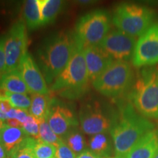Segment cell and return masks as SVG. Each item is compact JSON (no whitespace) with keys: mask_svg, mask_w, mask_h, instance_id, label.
<instances>
[{"mask_svg":"<svg viewBox=\"0 0 158 158\" xmlns=\"http://www.w3.org/2000/svg\"><path fill=\"white\" fill-rule=\"evenodd\" d=\"M80 45L75 32L61 31L46 37L37 50L39 65L47 84L62 73Z\"/></svg>","mask_w":158,"mask_h":158,"instance_id":"6da1fadb","label":"cell"},{"mask_svg":"<svg viewBox=\"0 0 158 158\" xmlns=\"http://www.w3.org/2000/svg\"><path fill=\"white\" fill-rule=\"evenodd\" d=\"M154 158H158V151H157V154H156V155H155V157H154Z\"/></svg>","mask_w":158,"mask_h":158,"instance_id":"8d00e7d4","label":"cell"},{"mask_svg":"<svg viewBox=\"0 0 158 158\" xmlns=\"http://www.w3.org/2000/svg\"><path fill=\"white\" fill-rule=\"evenodd\" d=\"M63 141L75 153H81L86 147V141L84 136L76 128L71 130Z\"/></svg>","mask_w":158,"mask_h":158,"instance_id":"603a6c76","label":"cell"},{"mask_svg":"<svg viewBox=\"0 0 158 158\" xmlns=\"http://www.w3.org/2000/svg\"><path fill=\"white\" fill-rule=\"evenodd\" d=\"M56 158H76V153L63 141L56 147Z\"/></svg>","mask_w":158,"mask_h":158,"instance_id":"83f0119b","label":"cell"},{"mask_svg":"<svg viewBox=\"0 0 158 158\" xmlns=\"http://www.w3.org/2000/svg\"><path fill=\"white\" fill-rule=\"evenodd\" d=\"M133 73L127 61H114L100 76L92 81L94 88L108 98L121 96L130 88Z\"/></svg>","mask_w":158,"mask_h":158,"instance_id":"8992f818","label":"cell"},{"mask_svg":"<svg viewBox=\"0 0 158 158\" xmlns=\"http://www.w3.org/2000/svg\"><path fill=\"white\" fill-rule=\"evenodd\" d=\"M0 86L10 93L25 94L29 92L25 82L17 70L7 73L0 78Z\"/></svg>","mask_w":158,"mask_h":158,"instance_id":"ac0fdd59","label":"cell"},{"mask_svg":"<svg viewBox=\"0 0 158 158\" xmlns=\"http://www.w3.org/2000/svg\"><path fill=\"white\" fill-rule=\"evenodd\" d=\"M28 36L23 21H18L10 29L5 37V73L18 70L20 62L27 52Z\"/></svg>","mask_w":158,"mask_h":158,"instance_id":"ba28073f","label":"cell"},{"mask_svg":"<svg viewBox=\"0 0 158 158\" xmlns=\"http://www.w3.org/2000/svg\"><path fill=\"white\" fill-rule=\"evenodd\" d=\"M17 70L29 89V92L40 94L50 93L43 74L29 53L27 52L23 55Z\"/></svg>","mask_w":158,"mask_h":158,"instance_id":"7c38bea8","label":"cell"},{"mask_svg":"<svg viewBox=\"0 0 158 158\" xmlns=\"http://www.w3.org/2000/svg\"><path fill=\"white\" fill-rule=\"evenodd\" d=\"M13 106L8 99H1L0 98V110L4 114H7L11 109H13Z\"/></svg>","mask_w":158,"mask_h":158,"instance_id":"f546056e","label":"cell"},{"mask_svg":"<svg viewBox=\"0 0 158 158\" xmlns=\"http://www.w3.org/2000/svg\"><path fill=\"white\" fill-rule=\"evenodd\" d=\"M48 122L53 132L62 140L79 124L70 108L56 104L55 100L51 106Z\"/></svg>","mask_w":158,"mask_h":158,"instance_id":"4fadbf2b","label":"cell"},{"mask_svg":"<svg viewBox=\"0 0 158 158\" xmlns=\"http://www.w3.org/2000/svg\"><path fill=\"white\" fill-rule=\"evenodd\" d=\"M135 68L152 67L158 64V22L154 23L136 43L132 56Z\"/></svg>","mask_w":158,"mask_h":158,"instance_id":"30bf717a","label":"cell"},{"mask_svg":"<svg viewBox=\"0 0 158 158\" xmlns=\"http://www.w3.org/2000/svg\"><path fill=\"white\" fill-rule=\"evenodd\" d=\"M115 118L97 102L83 104L79 110L81 129L87 135H94L110 130Z\"/></svg>","mask_w":158,"mask_h":158,"instance_id":"9c48e42d","label":"cell"},{"mask_svg":"<svg viewBox=\"0 0 158 158\" xmlns=\"http://www.w3.org/2000/svg\"><path fill=\"white\" fill-rule=\"evenodd\" d=\"M89 80L84 48L79 45L66 68L51 84V90L59 92L64 98H76L87 90Z\"/></svg>","mask_w":158,"mask_h":158,"instance_id":"3957f363","label":"cell"},{"mask_svg":"<svg viewBox=\"0 0 158 158\" xmlns=\"http://www.w3.org/2000/svg\"><path fill=\"white\" fill-rule=\"evenodd\" d=\"M0 119L3 120V121H6V120H7V116H6V114H4L1 110H0Z\"/></svg>","mask_w":158,"mask_h":158,"instance_id":"e575fe53","label":"cell"},{"mask_svg":"<svg viewBox=\"0 0 158 158\" xmlns=\"http://www.w3.org/2000/svg\"><path fill=\"white\" fill-rule=\"evenodd\" d=\"M53 158H56V157H53Z\"/></svg>","mask_w":158,"mask_h":158,"instance_id":"ab89813d","label":"cell"},{"mask_svg":"<svg viewBox=\"0 0 158 158\" xmlns=\"http://www.w3.org/2000/svg\"><path fill=\"white\" fill-rule=\"evenodd\" d=\"M23 16L26 25L29 29H35L42 27L38 0L25 2L23 7Z\"/></svg>","mask_w":158,"mask_h":158,"instance_id":"ffe728a7","label":"cell"},{"mask_svg":"<svg viewBox=\"0 0 158 158\" xmlns=\"http://www.w3.org/2000/svg\"><path fill=\"white\" fill-rule=\"evenodd\" d=\"M54 99L50 93L47 94H31V103L29 108V114L37 119L47 118L51 111Z\"/></svg>","mask_w":158,"mask_h":158,"instance_id":"2e32d148","label":"cell"},{"mask_svg":"<svg viewBox=\"0 0 158 158\" xmlns=\"http://www.w3.org/2000/svg\"><path fill=\"white\" fill-rule=\"evenodd\" d=\"M5 37H0V78L5 74Z\"/></svg>","mask_w":158,"mask_h":158,"instance_id":"f1b7e54d","label":"cell"},{"mask_svg":"<svg viewBox=\"0 0 158 158\" xmlns=\"http://www.w3.org/2000/svg\"><path fill=\"white\" fill-rule=\"evenodd\" d=\"M130 98L140 114L147 118H158V66L142 69Z\"/></svg>","mask_w":158,"mask_h":158,"instance_id":"277c9868","label":"cell"},{"mask_svg":"<svg viewBox=\"0 0 158 158\" xmlns=\"http://www.w3.org/2000/svg\"><path fill=\"white\" fill-rule=\"evenodd\" d=\"M42 26L54 22L64 5L61 0H38Z\"/></svg>","mask_w":158,"mask_h":158,"instance_id":"d6986e66","label":"cell"},{"mask_svg":"<svg viewBox=\"0 0 158 158\" xmlns=\"http://www.w3.org/2000/svg\"><path fill=\"white\" fill-rule=\"evenodd\" d=\"M16 109V114H15V119H17L20 123L21 124V125L24 123L27 120V117H28L29 114H27V110H22V109Z\"/></svg>","mask_w":158,"mask_h":158,"instance_id":"4dcf8cb0","label":"cell"},{"mask_svg":"<svg viewBox=\"0 0 158 158\" xmlns=\"http://www.w3.org/2000/svg\"><path fill=\"white\" fill-rule=\"evenodd\" d=\"M155 17V12L149 7L136 3H122L114 10L112 21L118 30L137 37L153 24Z\"/></svg>","mask_w":158,"mask_h":158,"instance_id":"5b68a950","label":"cell"},{"mask_svg":"<svg viewBox=\"0 0 158 158\" xmlns=\"http://www.w3.org/2000/svg\"><path fill=\"white\" fill-rule=\"evenodd\" d=\"M84 58L89 80H95L114 62V59L100 45L84 48Z\"/></svg>","mask_w":158,"mask_h":158,"instance_id":"5bb4252c","label":"cell"},{"mask_svg":"<svg viewBox=\"0 0 158 158\" xmlns=\"http://www.w3.org/2000/svg\"><path fill=\"white\" fill-rule=\"evenodd\" d=\"M40 120L29 114L26 122L22 124V128L25 133L30 137L36 140L40 139L39 134Z\"/></svg>","mask_w":158,"mask_h":158,"instance_id":"4316f807","label":"cell"},{"mask_svg":"<svg viewBox=\"0 0 158 158\" xmlns=\"http://www.w3.org/2000/svg\"><path fill=\"white\" fill-rule=\"evenodd\" d=\"M36 141V139L28 135L9 155L11 158H36L32 152V147Z\"/></svg>","mask_w":158,"mask_h":158,"instance_id":"7402d4cb","label":"cell"},{"mask_svg":"<svg viewBox=\"0 0 158 158\" xmlns=\"http://www.w3.org/2000/svg\"><path fill=\"white\" fill-rule=\"evenodd\" d=\"M110 21L106 11L98 10L83 15L76 26V35L83 48L98 45L109 32Z\"/></svg>","mask_w":158,"mask_h":158,"instance_id":"52a82bcc","label":"cell"},{"mask_svg":"<svg viewBox=\"0 0 158 158\" xmlns=\"http://www.w3.org/2000/svg\"><path fill=\"white\" fill-rule=\"evenodd\" d=\"M5 124H6V123H5V121L0 119V134H1L3 128L5 127Z\"/></svg>","mask_w":158,"mask_h":158,"instance_id":"d590c367","label":"cell"},{"mask_svg":"<svg viewBox=\"0 0 158 158\" xmlns=\"http://www.w3.org/2000/svg\"><path fill=\"white\" fill-rule=\"evenodd\" d=\"M76 158H101L99 156L92 152L91 150H84L81 153L78 154V157Z\"/></svg>","mask_w":158,"mask_h":158,"instance_id":"1f68e13d","label":"cell"},{"mask_svg":"<svg viewBox=\"0 0 158 158\" xmlns=\"http://www.w3.org/2000/svg\"><path fill=\"white\" fill-rule=\"evenodd\" d=\"M91 151L101 158L109 157L110 143L104 133L96 134L89 140Z\"/></svg>","mask_w":158,"mask_h":158,"instance_id":"44dd1931","label":"cell"},{"mask_svg":"<svg viewBox=\"0 0 158 158\" xmlns=\"http://www.w3.org/2000/svg\"><path fill=\"white\" fill-rule=\"evenodd\" d=\"M9 154L7 152L3 146L0 143V158H7Z\"/></svg>","mask_w":158,"mask_h":158,"instance_id":"836d02e7","label":"cell"},{"mask_svg":"<svg viewBox=\"0 0 158 158\" xmlns=\"http://www.w3.org/2000/svg\"><path fill=\"white\" fill-rule=\"evenodd\" d=\"M28 136L22 127H13L5 124L0 134V143L7 153L13 151Z\"/></svg>","mask_w":158,"mask_h":158,"instance_id":"e0dca14e","label":"cell"},{"mask_svg":"<svg viewBox=\"0 0 158 158\" xmlns=\"http://www.w3.org/2000/svg\"><path fill=\"white\" fill-rule=\"evenodd\" d=\"M154 128L152 122L138 113L133 105L124 106L110 130L116 156L126 157L135 143Z\"/></svg>","mask_w":158,"mask_h":158,"instance_id":"7a4b0ae2","label":"cell"},{"mask_svg":"<svg viewBox=\"0 0 158 158\" xmlns=\"http://www.w3.org/2000/svg\"><path fill=\"white\" fill-rule=\"evenodd\" d=\"M105 158H114V157H105Z\"/></svg>","mask_w":158,"mask_h":158,"instance_id":"f35d334b","label":"cell"},{"mask_svg":"<svg viewBox=\"0 0 158 158\" xmlns=\"http://www.w3.org/2000/svg\"><path fill=\"white\" fill-rule=\"evenodd\" d=\"M137 40L118 29L109 31L100 46L115 61H127L133 56Z\"/></svg>","mask_w":158,"mask_h":158,"instance_id":"8fae6325","label":"cell"},{"mask_svg":"<svg viewBox=\"0 0 158 158\" xmlns=\"http://www.w3.org/2000/svg\"><path fill=\"white\" fill-rule=\"evenodd\" d=\"M39 134L40 140L45 142V143L52 144L56 147L62 141V139L58 137L51 130L47 118L40 120Z\"/></svg>","mask_w":158,"mask_h":158,"instance_id":"cb8c5ba5","label":"cell"},{"mask_svg":"<svg viewBox=\"0 0 158 158\" xmlns=\"http://www.w3.org/2000/svg\"><path fill=\"white\" fill-rule=\"evenodd\" d=\"M8 100L13 108L27 110L30 108L31 100L29 96L25 94L10 93Z\"/></svg>","mask_w":158,"mask_h":158,"instance_id":"484cf974","label":"cell"},{"mask_svg":"<svg viewBox=\"0 0 158 158\" xmlns=\"http://www.w3.org/2000/svg\"><path fill=\"white\" fill-rule=\"evenodd\" d=\"M56 147L52 144L37 140L32 147L33 155L36 158H53L56 155Z\"/></svg>","mask_w":158,"mask_h":158,"instance_id":"d4e9b609","label":"cell"},{"mask_svg":"<svg viewBox=\"0 0 158 158\" xmlns=\"http://www.w3.org/2000/svg\"><path fill=\"white\" fill-rule=\"evenodd\" d=\"M6 124L7 125L10 126V127H22V125L20 122L18 121L17 119L15 118H8V119L6 120Z\"/></svg>","mask_w":158,"mask_h":158,"instance_id":"d6a6232c","label":"cell"},{"mask_svg":"<svg viewBox=\"0 0 158 158\" xmlns=\"http://www.w3.org/2000/svg\"><path fill=\"white\" fill-rule=\"evenodd\" d=\"M114 158H126V157H118V156H115V157H114Z\"/></svg>","mask_w":158,"mask_h":158,"instance_id":"74e56055","label":"cell"},{"mask_svg":"<svg viewBox=\"0 0 158 158\" xmlns=\"http://www.w3.org/2000/svg\"><path fill=\"white\" fill-rule=\"evenodd\" d=\"M158 151V133L153 130L143 135L132 148L126 158H154Z\"/></svg>","mask_w":158,"mask_h":158,"instance_id":"9a60e30c","label":"cell"},{"mask_svg":"<svg viewBox=\"0 0 158 158\" xmlns=\"http://www.w3.org/2000/svg\"><path fill=\"white\" fill-rule=\"evenodd\" d=\"M157 133H158V130H157Z\"/></svg>","mask_w":158,"mask_h":158,"instance_id":"60d3db41","label":"cell"}]
</instances>
